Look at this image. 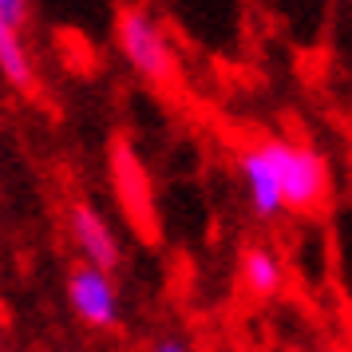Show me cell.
I'll return each mask as SVG.
<instances>
[{"instance_id":"obj_1","label":"cell","mask_w":352,"mask_h":352,"mask_svg":"<svg viewBox=\"0 0 352 352\" xmlns=\"http://www.w3.org/2000/svg\"><path fill=\"white\" fill-rule=\"evenodd\" d=\"M115 44H119V56L127 60V67L151 87H166L178 76L175 44H170L166 28L139 4H123L115 12Z\"/></svg>"},{"instance_id":"obj_2","label":"cell","mask_w":352,"mask_h":352,"mask_svg":"<svg viewBox=\"0 0 352 352\" xmlns=\"http://www.w3.org/2000/svg\"><path fill=\"white\" fill-rule=\"evenodd\" d=\"M270 155L277 166L285 214H317L329 202V186H333L329 159L313 143H293L281 135H270Z\"/></svg>"},{"instance_id":"obj_3","label":"cell","mask_w":352,"mask_h":352,"mask_svg":"<svg viewBox=\"0 0 352 352\" xmlns=\"http://www.w3.org/2000/svg\"><path fill=\"white\" fill-rule=\"evenodd\" d=\"M64 297L72 317L87 324L91 333H115L123 324V297L115 273H103L87 261H76L64 277Z\"/></svg>"},{"instance_id":"obj_4","label":"cell","mask_w":352,"mask_h":352,"mask_svg":"<svg viewBox=\"0 0 352 352\" xmlns=\"http://www.w3.org/2000/svg\"><path fill=\"white\" fill-rule=\"evenodd\" d=\"M67 238L76 245V254L80 261L87 265H96L103 273H115L123 265V245H119V234H115V226L99 214L91 202H67Z\"/></svg>"},{"instance_id":"obj_5","label":"cell","mask_w":352,"mask_h":352,"mask_svg":"<svg viewBox=\"0 0 352 352\" xmlns=\"http://www.w3.org/2000/svg\"><path fill=\"white\" fill-rule=\"evenodd\" d=\"M238 178H241V190H245V206H250V214L257 222L285 218L281 186H277V166H273V155H270V135L250 143L238 155Z\"/></svg>"},{"instance_id":"obj_6","label":"cell","mask_w":352,"mask_h":352,"mask_svg":"<svg viewBox=\"0 0 352 352\" xmlns=\"http://www.w3.org/2000/svg\"><path fill=\"white\" fill-rule=\"evenodd\" d=\"M238 281L245 297L254 301H273L285 289V257L265 241H250L238 254Z\"/></svg>"},{"instance_id":"obj_7","label":"cell","mask_w":352,"mask_h":352,"mask_svg":"<svg viewBox=\"0 0 352 352\" xmlns=\"http://www.w3.org/2000/svg\"><path fill=\"white\" fill-rule=\"evenodd\" d=\"M0 80L8 83L12 91H20V96H36L32 52L24 44V32L12 28L4 16H0Z\"/></svg>"},{"instance_id":"obj_8","label":"cell","mask_w":352,"mask_h":352,"mask_svg":"<svg viewBox=\"0 0 352 352\" xmlns=\"http://www.w3.org/2000/svg\"><path fill=\"white\" fill-rule=\"evenodd\" d=\"M0 16L8 20L12 28H28L32 24V0H0Z\"/></svg>"},{"instance_id":"obj_9","label":"cell","mask_w":352,"mask_h":352,"mask_svg":"<svg viewBox=\"0 0 352 352\" xmlns=\"http://www.w3.org/2000/svg\"><path fill=\"white\" fill-rule=\"evenodd\" d=\"M146 352H198V344L186 333H159Z\"/></svg>"},{"instance_id":"obj_10","label":"cell","mask_w":352,"mask_h":352,"mask_svg":"<svg viewBox=\"0 0 352 352\" xmlns=\"http://www.w3.org/2000/svg\"><path fill=\"white\" fill-rule=\"evenodd\" d=\"M301 352H340V349H333V344H309V349H301Z\"/></svg>"},{"instance_id":"obj_11","label":"cell","mask_w":352,"mask_h":352,"mask_svg":"<svg viewBox=\"0 0 352 352\" xmlns=\"http://www.w3.org/2000/svg\"><path fill=\"white\" fill-rule=\"evenodd\" d=\"M0 352H20V349H0Z\"/></svg>"},{"instance_id":"obj_12","label":"cell","mask_w":352,"mask_h":352,"mask_svg":"<svg viewBox=\"0 0 352 352\" xmlns=\"http://www.w3.org/2000/svg\"><path fill=\"white\" fill-rule=\"evenodd\" d=\"M0 349H4V344H0Z\"/></svg>"},{"instance_id":"obj_13","label":"cell","mask_w":352,"mask_h":352,"mask_svg":"<svg viewBox=\"0 0 352 352\" xmlns=\"http://www.w3.org/2000/svg\"><path fill=\"white\" fill-rule=\"evenodd\" d=\"M250 352H254V349H250Z\"/></svg>"}]
</instances>
